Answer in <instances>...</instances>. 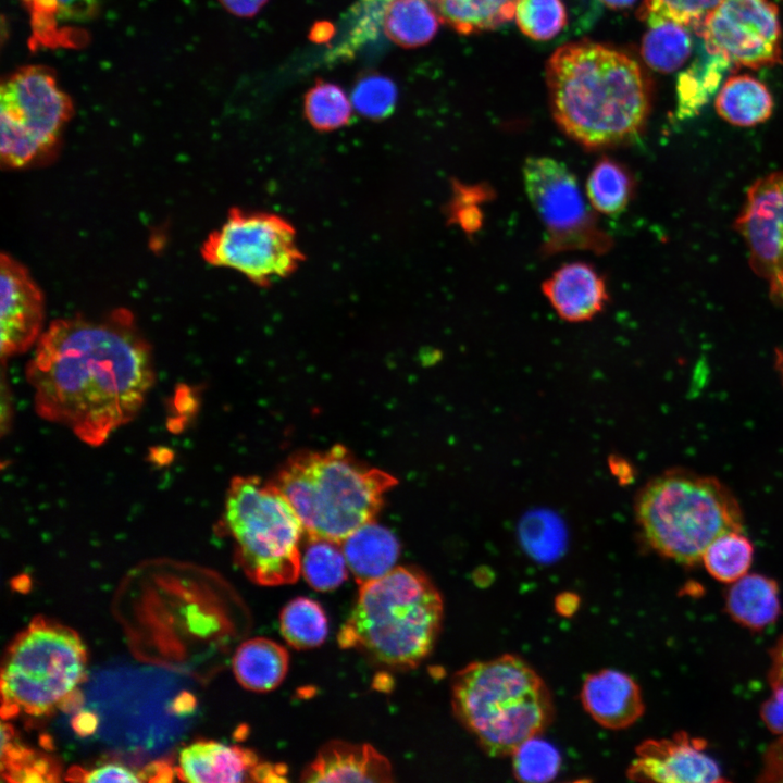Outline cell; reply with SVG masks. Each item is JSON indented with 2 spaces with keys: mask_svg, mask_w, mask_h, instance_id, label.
<instances>
[{
  "mask_svg": "<svg viewBox=\"0 0 783 783\" xmlns=\"http://www.w3.org/2000/svg\"><path fill=\"white\" fill-rule=\"evenodd\" d=\"M445 24L469 35L496 28L510 21L518 0H432Z\"/></svg>",
  "mask_w": 783,
  "mask_h": 783,
  "instance_id": "484cf974",
  "label": "cell"
},
{
  "mask_svg": "<svg viewBox=\"0 0 783 783\" xmlns=\"http://www.w3.org/2000/svg\"><path fill=\"white\" fill-rule=\"evenodd\" d=\"M771 694L760 706V718L774 735H783V681L770 683Z\"/></svg>",
  "mask_w": 783,
  "mask_h": 783,
  "instance_id": "8d00e7d4",
  "label": "cell"
},
{
  "mask_svg": "<svg viewBox=\"0 0 783 783\" xmlns=\"http://www.w3.org/2000/svg\"><path fill=\"white\" fill-rule=\"evenodd\" d=\"M360 9L372 38L382 33L403 48L430 42L442 22L432 0H360Z\"/></svg>",
  "mask_w": 783,
  "mask_h": 783,
  "instance_id": "e0dca14e",
  "label": "cell"
},
{
  "mask_svg": "<svg viewBox=\"0 0 783 783\" xmlns=\"http://www.w3.org/2000/svg\"><path fill=\"white\" fill-rule=\"evenodd\" d=\"M514 776L522 782H548L558 773L560 754L549 742L534 736L511 755Z\"/></svg>",
  "mask_w": 783,
  "mask_h": 783,
  "instance_id": "d6a6232c",
  "label": "cell"
},
{
  "mask_svg": "<svg viewBox=\"0 0 783 783\" xmlns=\"http://www.w3.org/2000/svg\"><path fill=\"white\" fill-rule=\"evenodd\" d=\"M61 17L86 21L96 15L101 0H53Z\"/></svg>",
  "mask_w": 783,
  "mask_h": 783,
  "instance_id": "ab89813d",
  "label": "cell"
},
{
  "mask_svg": "<svg viewBox=\"0 0 783 783\" xmlns=\"http://www.w3.org/2000/svg\"><path fill=\"white\" fill-rule=\"evenodd\" d=\"M542 289L556 313L572 323L594 319L609 300L605 278L585 262L563 264L543 283Z\"/></svg>",
  "mask_w": 783,
  "mask_h": 783,
  "instance_id": "d6986e66",
  "label": "cell"
},
{
  "mask_svg": "<svg viewBox=\"0 0 783 783\" xmlns=\"http://www.w3.org/2000/svg\"><path fill=\"white\" fill-rule=\"evenodd\" d=\"M348 570L340 544L309 537L301 554V574L312 588L335 589L347 579Z\"/></svg>",
  "mask_w": 783,
  "mask_h": 783,
  "instance_id": "f546056e",
  "label": "cell"
},
{
  "mask_svg": "<svg viewBox=\"0 0 783 783\" xmlns=\"http://www.w3.org/2000/svg\"><path fill=\"white\" fill-rule=\"evenodd\" d=\"M522 173L525 192L545 228V252L609 250V235L599 227L576 176L566 164L549 157H530Z\"/></svg>",
  "mask_w": 783,
  "mask_h": 783,
  "instance_id": "8fae6325",
  "label": "cell"
},
{
  "mask_svg": "<svg viewBox=\"0 0 783 783\" xmlns=\"http://www.w3.org/2000/svg\"><path fill=\"white\" fill-rule=\"evenodd\" d=\"M177 773L192 783L284 782L285 766L262 761L245 748L213 741L192 743L179 751Z\"/></svg>",
  "mask_w": 783,
  "mask_h": 783,
  "instance_id": "2e32d148",
  "label": "cell"
},
{
  "mask_svg": "<svg viewBox=\"0 0 783 783\" xmlns=\"http://www.w3.org/2000/svg\"><path fill=\"white\" fill-rule=\"evenodd\" d=\"M443 599L419 569L395 567L361 584L338 633L343 648L358 649L393 668H413L432 650L443 620Z\"/></svg>",
  "mask_w": 783,
  "mask_h": 783,
  "instance_id": "3957f363",
  "label": "cell"
},
{
  "mask_svg": "<svg viewBox=\"0 0 783 783\" xmlns=\"http://www.w3.org/2000/svg\"><path fill=\"white\" fill-rule=\"evenodd\" d=\"M88 717L89 714L79 716L76 717V719L74 720V724H77L76 730L79 733L87 734L91 732L95 728V717H92L90 720L87 719Z\"/></svg>",
  "mask_w": 783,
  "mask_h": 783,
  "instance_id": "7bdbcfd3",
  "label": "cell"
},
{
  "mask_svg": "<svg viewBox=\"0 0 783 783\" xmlns=\"http://www.w3.org/2000/svg\"><path fill=\"white\" fill-rule=\"evenodd\" d=\"M602 4L610 9H626L632 7L637 0H599Z\"/></svg>",
  "mask_w": 783,
  "mask_h": 783,
  "instance_id": "ee69618b",
  "label": "cell"
},
{
  "mask_svg": "<svg viewBox=\"0 0 783 783\" xmlns=\"http://www.w3.org/2000/svg\"><path fill=\"white\" fill-rule=\"evenodd\" d=\"M771 664L768 672L769 684L783 681V635L770 650Z\"/></svg>",
  "mask_w": 783,
  "mask_h": 783,
  "instance_id": "b9f144b4",
  "label": "cell"
},
{
  "mask_svg": "<svg viewBox=\"0 0 783 783\" xmlns=\"http://www.w3.org/2000/svg\"><path fill=\"white\" fill-rule=\"evenodd\" d=\"M706 748L705 738L685 731L675 732L671 737L644 739L635 748L626 776L636 782H726L719 763Z\"/></svg>",
  "mask_w": 783,
  "mask_h": 783,
  "instance_id": "5bb4252c",
  "label": "cell"
},
{
  "mask_svg": "<svg viewBox=\"0 0 783 783\" xmlns=\"http://www.w3.org/2000/svg\"><path fill=\"white\" fill-rule=\"evenodd\" d=\"M724 610L737 624L760 631L773 624L781 613L779 586L760 573H747L730 584Z\"/></svg>",
  "mask_w": 783,
  "mask_h": 783,
  "instance_id": "7402d4cb",
  "label": "cell"
},
{
  "mask_svg": "<svg viewBox=\"0 0 783 783\" xmlns=\"http://www.w3.org/2000/svg\"><path fill=\"white\" fill-rule=\"evenodd\" d=\"M716 110L728 123L750 127L766 122L773 111V98L757 78L741 74L724 82L716 97Z\"/></svg>",
  "mask_w": 783,
  "mask_h": 783,
  "instance_id": "cb8c5ba5",
  "label": "cell"
},
{
  "mask_svg": "<svg viewBox=\"0 0 783 783\" xmlns=\"http://www.w3.org/2000/svg\"><path fill=\"white\" fill-rule=\"evenodd\" d=\"M707 52L759 69L782 60V28L769 0H722L697 29Z\"/></svg>",
  "mask_w": 783,
  "mask_h": 783,
  "instance_id": "7c38bea8",
  "label": "cell"
},
{
  "mask_svg": "<svg viewBox=\"0 0 783 783\" xmlns=\"http://www.w3.org/2000/svg\"><path fill=\"white\" fill-rule=\"evenodd\" d=\"M226 10L241 17H250L266 3L268 0H220Z\"/></svg>",
  "mask_w": 783,
  "mask_h": 783,
  "instance_id": "60d3db41",
  "label": "cell"
},
{
  "mask_svg": "<svg viewBox=\"0 0 783 783\" xmlns=\"http://www.w3.org/2000/svg\"><path fill=\"white\" fill-rule=\"evenodd\" d=\"M722 0H644L643 17L650 23L673 21L698 29Z\"/></svg>",
  "mask_w": 783,
  "mask_h": 783,
  "instance_id": "d590c367",
  "label": "cell"
},
{
  "mask_svg": "<svg viewBox=\"0 0 783 783\" xmlns=\"http://www.w3.org/2000/svg\"><path fill=\"white\" fill-rule=\"evenodd\" d=\"M85 782H141L144 778L116 763L103 765L83 774Z\"/></svg>",
  "mask_w": 783,
  "mask_h": 783,
  "instance_id": "f35d334b",
  "label": "cell"
},
{
  "mask_svg": "<svg viewBox=\"0 0 783 783\" xmlns=\"http://www.w3.org/2000/svg\"><path fill=\"white\" fill-rule=\"evenodd\" d=\"M72 114V101L50 69L28 65L12 73L0 88L2 165L22 169L49 157Z\"/></svg>",
  "mask_w": 783,
  "mask_h": 783,
  "instance_id": "9c48e42d",
  "label": "cell"
},
{
  "mask_svg": "<svg viewBox=\"0 0 783 783\" xmlns=\"http://www.w3.org/2000/svg\"><path fill=\"white\" fill-rule=\"evenodd\" d=\"M774 368L783 385V349H775Z\"/></svg>",
  "mask_w": 783,
  "mask_h": 783,
  "instance_id": "f6af8a7d",
  "label": "cell"
},
{
  "mask_svg": "<svg viewBox=\"0 0 783 783\" xmlns=\"http://www.w3.org/2000/svg\"><path fill=\"white\" fill-rule=\"evenodd\" d=\"M304 782H390L389 761L368 744L332 741L303 770Z\"/></svg>",
  "mask_w": 783,
  "mask_h": 783,
  "instance_id": "ffe728a7",
  "label": "cell"
},
{
  "mask_svg": "<svg viewBox=\"0 0 783 783\" xmlns=\"http://www.w3.org/2000/svg\"><path fill=\"white\" fill-rule=\"evenodd\" d=\"M327 618L319 602L297 597L282 609L279 630L294 648L309 649L321 645L327 636Z\"/></svg>",
  "mask_w": 783,
  "mask_h": 783,
  "instance_id": "83f0119b",
  "label": "cell"
},
{
  "mask_svg": "<svg viewBox=\"0 0 783 783\" xmlns=\"http://www.w3.org/2000/svg\"><path fill=\"white\" fill-rule=\"evenodd\" d=\"M289 657L276 642L256 637L243 643L233 658V671L239 684L253 692H269L285 679Z\"/></svg>",
  "mask_w": 783,
  "mask_h": 783,
  "instance_id": "603a6c76",
  "label": "cell"
},
{
  "mask_svg": "<svg viewBox=\"0 0 783 783\" xmlns=\"http://www.w3.org/2000/svg\"><path fill=\"white\" fill-rule=\"evenodd\" d=\"M693 48L688 27L673 21L649 24L642 42V55L655 71L669 73L680 69Z\"/></svg>",
  "mask_w": 783,
  "mask_h": 783,
  "instance_id": "4316f807",
  "label": "cell"
},
{
  "mask_svg": "<svg viewBox=\"0 0 783 783\" xmlns=\"http://www.w3.org/2000/svg\"><path fill=\"white\" fill-rule=\"evenodd\" d=\"M734 227L747 246L751 269L767 282L771 299L783 306V171L750 185Z\"/></svg>",
  "mask_w": 783,
  "mask_h": 783,
  "instance_id": "4fadbf2b",
  "label": "cell"
},
{
  "mask_svg": "<svg viewBox=\"0 0 783 783\" xmlns=\"http://www.w3.org/2000/svg\"><path fill=\"white\" fill-rule=\"evenodd\" d=\"M584 710L600 726L623 730L644 713L645 705L638 684L629 674L602 669L588 674L580 694Z\"/></svg>",
  "mask_w": 783,
  "mask_h": 783,
  "instance_id": "ac0fdd59",
  "label": "cell"
},
{
  "mask_svg": "<svg viewBox=\"0 0 783 783\" xmlns=\"http://www.w3.org/2000/svg\"><path fill=\"white\" fill-rule=\"evenodd\" d=\"M521 32L535 40H549L567 24L561 0H518L514 12Z\"/></svg>",
  "mask_w": 783,
  "mask_h": 783,
  "instance_id": "836d02e7",
  "label": "cell"
},
{
  "mask_svg": "<svg viewBox=\"0 0 783 783\" xmlns=\"http://www.w3.org/2000/svg\"><path fill=\"white\" fill-rule=\"evenodd\" d=\"M396 484L393 475L364 465L340 445L291 456L275 483L308 537L338 544L373 521Z\"/></svg>",
  "mask_w": 783,
  "mask_h": 783,
  "instance_id": "5b68a950",
  "label": "cell"
},
{
  "mask_svg": "<svg viewBox=\"0 0 783 783\" xmlns=\"http://www.w3.org/2000/svg\"><path fill=\"white\" fill-rule=\"evenodd\" d=\"M634 188L635 181L630 170L608 157L594 164L586 181L591 207L606 215L623 212L633 198Z\"/></svg>",
  "mask_w": 783,
  "mask_h": 783,
  "instance_id": "d4e9b609",
  "label": "cell"
},
{
  "mask_svg": "<svg viewBox=\"0 0 783 783\" xmlns=\"http://www.w3.org/2000/svg\"><path fill=\"white\" fill-rule=\"evenodd\" d=\"M304 115L320 132L338 129L350 121L352 103L345 91L333 83L319 80L304 96Z\"/></svg>",
  "mask_w": 783,
  "mask_h": 783,
  "instance_id": "1f68e13d",
  "label": "cell"
},
{
  "mask_svg": "<svg viewBox=\"0 0 783 783\" xmlns=\"http://www.w3.org/2000/svg\"><path fill=\"white\" fill-rule=\"evenodd\" d=\"M0 347L4 360L35 347L45 331V304L26 268L4 252L0 260Z\"/></svg>",
  "mask_w": 783,
  "mask_h": 783,
  "instance_id": "9a60e30c",
  "label": "cell"
},
{
  "mask_svg": "<svg viewBox=\"0 0 783 783\" xmlns=\"http://www.w3.org/2000/svg\"><path fill=\"white\" fill-rule=\"evenodd\" d=\"M72 629L38 618L10 646L1 671L2 716H40L70 703L86 672Z\"/></svg>",
  "mask_w": 783,
  "mask_h": 783,
  "instance_id": "ba28073f",
  "label": "cell"
},
{
  "mask_svg": "<svg viewBox=\"0 0 783 783\" xmlns=\"http://www.w3.org/2000/svg\"><path fill=\"white\" fill-rule=\"evenodd\" d=\"M453 713L481 748L511 756L551 722L552 699L538 673L522 658L504 654L474 661L452 680Z\"/></svg>",
  "mask_w": 783,
  "mask_h": 783,
  "instance_id": "277c9868",
  "label": "cell"
},
{
  "mask_svg": "<svg viewBox=\"0 0 783 783\" xmlns=\"http://www.w3.org/2000/svg\"><path fill=\"white\" fill-rule=\"evenodd\" d=\"M637 525L657 554L678 563L701 562L720 535L743 531V511L720 480L676 468L649 480L634 504Z\"/></svg>",
  "mask_w": 783,
  "mask_h": 783,
  "instance_id": "8992f818",
  "label": "cell"
},
{
  "mask_svg": "<svg viewBox=\"0 0 783 783\" xmlns=\"http://www.w3.org/2000/svg\"><path fill=\"white\" fill-rule=\"evenodd\" d=\"M758 782L783 783V735L778 736L765 750Z\"/></svg>",
  "mask_w": 783,
  "mask_h": 783,
  "instance_id": "74e56055",
  "label": "cell"
},
{
  "mask_svg": "<svg viewBox=\"0 0 783 783\" xmlns=\"http://www.w3.org/2000/svg\"><path fill=\"white\" fill-rule=\"evenodd\" d=\"M396 99L394 83L376 73L360 78L351 95L352 107L358 113L372 120L388 116L395 108Z\"/></svg>",
  "mask_w": 783,
  "mask_h": 783,
  "instance_id": "e575fe53",
  "label": "cell"
},
{
  "mask_svg": "<svg viewBox=\"0 0 783 783\" xmlns=\"http://www.w3.org/2000/svg\"><path fill=\"white\" fill-rule=\"evenodd\" d=\"M546 79L556 123L584 148L624 145L644 132L650 83L627 54L589 40L570 42L548 60Z\"/></svg>",
  "mask_w": 783,
  "mask_h": 783,
  "instance_id": "7a4b0ae2",
  "label": "cell"
},
{
  "mask_svg": "<svg viewBox=\"0 0 783 783\" xmlns=\"http://www.w3.org/2000/svg\"><path fill=\"white\" fill-rule=\"evenodd\" d=\"M36 413L100 446L129 423L156 380L152 350L133 313L64 318L42 332L26 364Z\"/></svg>",
  "mask_w": 783,
  "mask_h": 783,
  "instance_id": "6da1fadb",
  "label": "cell"
},
{
  "mask_svg": "<svg viewBox=\"0 0 783 783\" xmlns=\"http://www.w3.org/2000/svg\"><path fill=\"white\" fill-rule=\"evenodd\" d=\"M200 252L207 263L237 271L259 286L289 276L304 259L287 220L239 208L208 235Z\"/></svg>",
  "mask_w": 783,
  "mask_h": 783,
  "instance_id": "30bf717a",
  "label": "cell"
},
{
  "mask_svg": "<svg viewBox=\"0 0 783 783\" xmlns=\"http://www.w3.org/2000/svg\"><path fill=\"white\" fill-rule=\"evenodd\" d=\"M340 547L349 571L360 585L391 571L400 552L395 535L374 521L352 532Z\"/></svg>",
  "mask_w": 783,
  "mask_h": 783,
  "instance_id": "44dd1931",
  "label": "cell"
},
{
  "mask_svg": "<svg viewBox=\"0 0 783 783\" xmlns=\"http://www.w3.org/2000/svg\"><path fill=\"white\" fill-rule=\"evenodd\" d=\"M754 545L742 531L726 532L705 550L701 562L718 582L731 584L748 573Z\"/></svg>",
  "mask_w": 783,
  "mask_h": 783,
  "instance_id": "f1b7e54d",
  "label": "cell"
},
{
  "mask_svg": "<svg viewBox=\"0 0 783 783\" xmlns=\"http://www.w3.org/2000/svg\"><path fill=\"white\" fill-rule=\"evenodd\" d=\"M220 524L252 582L277 586L294 583L301 574L304 530L275 484L256 476H235L226 490Z\"/></svg>",
  "mask_w": 783,
  "mask_h": 783,
  "instance_id": "52a82bcc",
  "label": "cell"
},
{
  "mask_svg": "<svg viewBox=\"0 0 783 783\" xmlns=\"http://www.w3.org/2000/svg\"><path fill=\"white\" fill-rule=\"evenodd\" d=\"M730 65L723 58L709 53V59L694 64L683 73L678 84V117L687 119L698 113L719 86L723 72Z\"/></svg>",
  "mask_w": 783,
  "mask_h": 783,
  "instance_id": "4dcf8cb0",
  "label": "cell"
}]
</instances>
